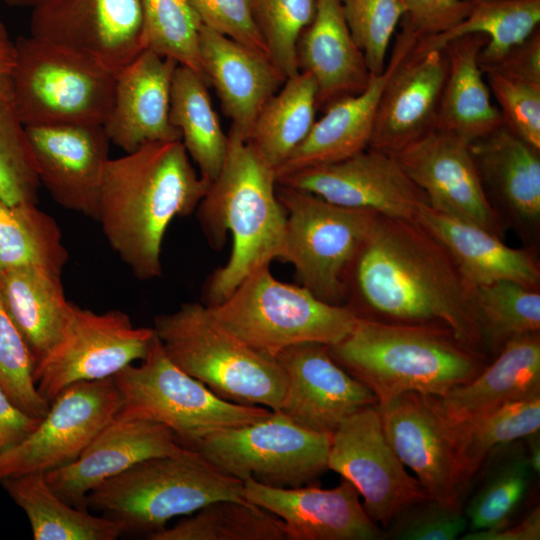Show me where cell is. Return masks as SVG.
Instances as JSON below:
<instances>
[{
    "label": "cell",
    "instance_id": "b9f144b4",
    "mask_svg": "<svg viewBox=\"0 0 540 540\" xmlns=\"http://www.w3.org/2000/svg\"><path fill=\"white\" fill-rule=\"evenodd\" d=\"M494 464L467 505L469 531L507 525L528 489L533 471L522 449L510 452Z\"/></svg>",
    "mask_w": 540,
    "mask_h": 540
},
{
    "label": "cell",
    "instance_id": "db71d44e",
    "mask_svg": "<svg viewBox=\"0 0 540 540\" xmlns=\"http://www.w3.org/2000/svg\"><path fill=\"white\" fill-rule=\"evenodd\" d=\"M462 540H539L540 510L536 507L525 519L511 527L491 530L468 531Z\"/></svg>",
    "mask_w": 540,
    "mask_h": 540
},
{
    "label": "cell",
    "instance_id": "f5cc1de1",
    "mask_svg": "<svg viewBox=\"0 0 540 540\" xmlns=\"http://www.w3.org/2000/svg\"><path fill=\"white\" fill-rule=\"evenodd\" d=\"M40 420L19 408L0 385V454L24 440Z\"/></svg>",
    "mask_w": 540,
    "mask_h": 540
},
{
    "label": "cell",
    "instance_id": "6f0895ef",
    "mask_svg": "<svg viewBox=\"0 0 540 540\" xmlns=\"http://www.w3.org/2000/svg\"><path fill=\"white\" fill-rule=\"evenodd\" d=\"M4 1L10 6H18V7L30 6V7H33L41 0H4Z\"/></svg>",
    "mask_w": 540,
    "mask_h": 540
},
{
    "label": "cell",
    "instance_id": "2e32d148",
    "mask_svg": "<svg viewBox=\"0 0 540 540\" xmlns=\"http://www.w3.org/2000/svg\"><path fill=\"white\" fill-rule=\"evenodd\" d=\"M378 408L388 442L404 466L416 474L428 496L462 509L467 484L453 424L437 397L405 392Z\"/></svg>",
    "mask_w": 540,
    "mask_h": 540
},
{
    "label": "cell",
    "instance_id": "277c9868",
    "mask_svg": "<svg viewBox=\"0 0 540 540\" xmlns=\"http://www.w3.org/2000/svg\"><path fill=\"white\" fill-rule=\"evenodd\" d=\"M327 348L343 369L372 391L378 407L405 392L441 397L487 364L484 354L447 328L359 316L352 331Z\"/></svg>",
    "mask_w": 540,
    "mask_h": 540
},
{
    "label": "cell",
    "instance_id": "ee69618b",
    "mask_svg": "<svg viewBox=\"0 0 540 540\" xmlns=\"http://www.w3.org/2000/svg\"><path fill=\"white\" fill-rule=\"evenodd\" d=\"M39 180L36 160L12 103H0V198L8 204H37Z\"/></svg>",
    "mask_w": 540,
    "mask_h": 540
},
{
    "label": "cell",
    "instance_id": "c3c4849f",
    "mask_svg": "<svg viewBox=\"0 0 540 540\" xmlns=\"http://www.w3.org/2000/svg\"><path fill=\"white\" fill-rule=\"evenodd\" d=\"M468 528L462 509L445 506L431 498L403 510L384 531V538L398 540H453Z\"/></svg>",
    "mask_w": 540,
    "mask_h": 540
},
{
    "label": "cell",
    "instance_id": "d590c367",
    "mask_svg": "<svg viewBox=\"0 0 540 540\" xmlns=\"http://www.w3.org/2000/svg\"><path fill=\"white\" fill-rule=\"evenodd\" d=\"M69 259L56 220L34 203L0 198V271L34 266L62 274Z\"/></svg>",
    "mask_w": 540,
    "mask_h": 540
},
{
    "label": "cell",
    "instance_id": "11a10c76",
    "mask_svg": "<svg viewBox=\"0 0 540 540\" xmlns=\"http://www.w3.org/2000/svg\"><path fill=\"white\" fill-rule=\"evenodd\" d=\"M16 63V45L0 20V103H12V79Z\"/></svg>",
    "mask_w": 540,
    "mask_h": 540
},
{
    "label": "cell",
    "instance_id": "681fc988",
    "mask_svg": "<svg viewBox=\"0 0 540 540\" xmlns=\"http://www.w3.org/2000/svg\"><path fill=\"white\" fill-rule=\"evenodd\" d=\"M202 24L267 56L250 0H191ZM271 61V60H270Z\"/></svg>",
    "mask_w": 540,
    "mask_h": 540
},
{
    "label": "cell",
    "instance_id": "bcb514c9",
    "mask_svg": "<svg viewBox=\"0 0 540 540\" xmlns=\"http://www.w3.org/2000/svg\"><path fill=\"white\" fill-rule=\"evenodd\" d=\"M35 360L0 297V385L22 410L43 418L50 403L37 390Z\"/></svg>",
    "mask_w": 540,
    "mask_h": 540
},
{
    "label": "cell",
    "instance_id": "d6986e66",
    "mask_svg": "<svg viewBox=\"0 0 540 540\" xmlns=\"http://www.w3.org/2000/svg\"><path fill=\"white\" fill-rule=\"evenodd\" d=\"M276 360L286 376L279 410L307 429L332 435L345 418L378 405L372 391L331 357L327 345L297 344Z\"/></svg>",
    "mask_w": 540,
    "mask_h": 540
},
{
    "label": "cell",
    "instance_id": "7c38bea8",
    "mask_svg": "<svg viewBox=\"0 0 540 540\" xmlns=\"http://www.w3.org/2000/svg\"><path fill=\"white\" fill-rule=\"evenodd\" d=\"M155 337L153 327H136L118 309L95 313L74 303L62 338L34 371L38 392L49 403L65 388L115 376L142 360Z\"/></svg>",
    "mask_w": 540,
    "mask_h": 540
},
{
    "label": "cell",
    "instance_id": "60d3db41",
    "mask_svg": "<svg viewBox=\"0 0 540 540\" xmlns=\"http://www.w3.org/2000/svg\"><path fill=\"white\" fill-rule=\"evenodd\" d=\"M144 47L202 75V21L191 0H139Z\"/></svg>",
    "mask_w": 540,
    "mask_h": 540
},
{
    "label": "cell",
    "instance_id": "6da1fadb",
    "mask_svg": "<svg viewBox=\"0 0 540 540\" xmlns=\"http://www.w3.org/2000/svg\"><path fill=\"white\" fill-rule=\"evenodd\" d=\"M346 302L357 316L449 329L488 357L475 287L416 220L378 216L350 265Z\"/></svg>",
    "mask_w": 540,
    "mask_h": 540
},
{
    "label": "cell",
    "instance_id": "f1b7e54d",
    "mask_svg": "<svg viewBox=\"0 0 540 540\" xmlns=\"http://www.w3.org/2000/svg\"><path fill=\"white\" fill-rule=\"evenodd\" d=\"M299 71L317 86L318 109L363 91L371 74L355 43L341 0H315V14L297 43Z\"/></svg>",
    "mask_w": 540,
    "mask_h": 540
},
{
    "label": "cell",
    "instance_id": "f6af8a7d",
    "mask_svg": "<svg viewBox=\"0 0 540 540\" xmlns=\"http://www.w3.org/2000/svg\"><path fill=\"white\" fill-rule=\"evenodd\" d=\"M351 35L371 76L386 68L389 47L405 13L402 0H341Z\"/></svg>",
    "mask_w": 540,
    "mask_h": 540
},
{
    "label": "cell",
    "instance_id": "816d5d0a",
    "mask_svg": "<svg viewBox=\"0 0 540 540\" xmlns=\"http://www.w3.org/2000/svg\"><path fill=\"white\" fill-rule=\"evenodd\" d=\"M494 71L505 77L540 84V29L509 49L497 62L482 71Z\"/></svg>",
    "mask_w": 540,
    "mask_h": 540
},
{
    "label": "cell",
    "instance_id": "836d02e7",
    "mask_svg": "<svg viewBox=\"0 0 540 540\" xmlns=\"http://www.w3.org/2000/svg\"><path fill=\"white\" fill-rule=\"evenodd\" d=\"M170 122L180 132L199 175L211 184L222 169L229 139L213 108L205 78L187 66L177 65L173 75Z\"/></svg>",
    "mask_w": 540,
    "mask_h": 540
},
{
    "label": "cell",
    "instance_id": "ab89813d",
    "mask_svg": "<svg viewBox=\"0 0 540 540\" xmlns=\"http://www.w3.org/2000/svg\"><path fill=\"white\" fill-rule=\"evenodd\" d=\"M475 303L487 355H497L512 338L540 331V291L500 280L475 287Z\"/></svg>",
    "mask_w": 540,
    "mask_h": 540
},
{
    "label": "cell",
    "instance_id": "7dc6e473",
    "mask_svg": "<svg viewBox=\"0 0 540 540\" xmlns=\"http://www.w3.org/2000/svg\"><path fill=\"white\" fill-rule=\"evenodd\" d=\"M503 125L540 150V84L483 71Z\"/></svg>",
    "mask_w": 540,
    "mask_h": 540
},
{
    "label": "cell",
    "instance_id": "52a82bcc",
    "mask_svg": "<svg viewBox=\"0 0 540 540\" xmlns=\"http://www.w3.org/2000/svg\"><path fill=\"white\" fill-rule=\"evenodd\" d=\"M232 336L267 356L301 343L334 345L353 329L347 305L325 302L304 286L277 280L269 266L248 275L222 302L207 306Z\"/></svg>",
    "mask_w": 540,
    "mask_h": 540
},
{
    "label": "cell",
    "instance_id": "5b68a950",
    "mask_svg": "<svg viewBox=\"0 0 540 540\" xmlns=\"http://www.w3.org/2000/svg\"><path fill=\"white\" fill-rule=\"evenodd\" d=\"M225 499L247 501L243 481L189 448L179 455L141 461L105 480L88 493L85 505L114 521L122 534L148 536L174 517Z\"/></svg>",
    "mask_w": 540,
    "mask_h": 540
},
{
    "label": "cell",
    "instance_id": "44dd1931",
    "mask_svg": "<svg viewBox=\"0 0 540 540\" xmlns=\"http://www.w3.org/2000/svg\"><path fill=\"white\" fill-rule=\"evenodd\" d=\"M244 498L281 519L288 540H379L384 530L366 513L347 480L333 489L274 487L247 478Z\"/></svg>",
    "mask_w": 540,
    "mask_h": 540
},
{
    "label": "cell",
    "instance_id": "d4e9b609",
    "mask_svg": "<svg viewBox=\"0 0 540 540\" xmlns=\"http://www.w3.org/2000/svg\"><path fill=\"white\" fill-rule=\"evenodd\" d=\"M386 68L372 76L361 92L329 104L291 156L276 169L277 178L301 169L330 164L369 147L381 94L394 70L417 43V35L400 25Z\"/></svg>",
    "mask_w": 540,
    "mask_h": 540
},
{
    "label": "cell",
    "instance_id": "f35d334b",
    "mask_svg": "<svg viewBox=\"0 0 540 540\" xmlns=\"http://www.w3.org/2000/svg\"><path fill=\"white\" fill-rule=\"evenodd\" d=\"M452 424L468 486L496 448L538 434L540 396L510 402L487 414Z\"/></svg>",
    "mask_w": 540,
    "mask_h": 540
},
{
    "label": "cell",
    "instance_id": "603a6c76",
    "mask_svg": "<svg viewBox=\"0 0 540 540\" xmlns=\"http://www.w3.org/2000/svg\"><path fill=\"white\" fill-rule=\"evenodd\" d=\"M446 74L444 48L416 43L381 94L369 148L394 155L436 129Z\"/></svg>",
    "mask_w": 540,
    "mask_h": 540
},
{
    "label": "cell",
    "instance_id": "4dcf8cb0",
    "mask_svg": "<svg viewBox=\"0 0 540 540\" xmlns=\"http://www.w3.org/2000/svg\"><path fill=\"white\" fill-rule=\"evenodd\" d=\"M487 42V36L474 33L451 39L443 46L447 74L436 129L468 144L503 124L478 61Z\"/></svg>",
    "mask_w": 540,
    "mask_h": 540
},
{
    "label": "cell",
    "instance_id": "7402d4cb",
    "mask_svg": "<svg viewBox=\"0 0 540 540\" xmlns=\"http://www.w3.org/2000/svg\"><path fill=\"white\" fill-rule=\"evenodd\" d=\"M484 193L525 246L540 241V150L503 124L469 144Z\"/></svg>",
    "mask_w": 540,
    "mask_h": 540
},
{
    "label": "cell",
    "instance_id": "f546056e",
    "mask_svg": "<svg viewBox=\"0 0 540 540\" xmlns=\"http://www.w3.org/2000/svg\"><path fill=\"white\" fill-rule=\"evenodd\" d=\"M536 396H540V334L532 332L509 340L479 374L437 400L445 416L459 423Z\"/></svg>",
    "mask_w": 540,
    "mask_h": 540
},
{
    "label": "cell",
    "instance_id": "74e56055",
    "mask_svg": "<svg viewBox=\"0 0 540 540\" xmlns=\"http://www.w3.org/2000/svg\"><path fill=\"white\" fill-rule=\"evenodd\" d=\"M149 540H288L284 523L248 501L217 500Z\"/></svg>",
    "mask_w": 540,
    "mask_h": 540
},
{
    "label": "cell",
    "instance_id": "7bdbcfd3",
    "mask_svg": "<svg viewBox=\"0 0 540 540\" xmlns=\"http://www.w3.org/2000/svg\"><path fill=\"white\" fill-rule=\"evenodd\" d=\"M268 56L286 77L299 72L297 43L315 14V0H250Z\"/></svg>",
    "mask_w": 540,
    "mask_h": 540
},
{
    "label": "cell",
    "instance_id": "484cf974",
    "mask_svg": "<svg viewBox=\"0 0 540 540\" xmlns=\"http://www.w3.org/2000/svg\"><path fill=\"white\" fill-rule=\"evenodd\" d=\"M177 65L145 49L116 74L112 107L103 125L112 144L128 153L148 143L181 140L170 122Z\"/></svg>",
    "mask_w": 540,
    "mask_h": 540
},
{
    "label": "cell",
    "instance_id": "ffe728a7",
    "mask_svg": "<svg viewBox=\"0 0 540 540\" xmlns=\"http://www.w3.org/2000/svg\"><path fill=\"white\" fill-rule=\"evenodd\" d=\"M39 180L61 207L96 220L110 140L103 125L26 126Z\"/></svg>",
    "mask_w": 540,
    "mask_h": 540
},
{
    "label": "cell",
    "instance_id": "7a4b0ae2",
    "mask_svg": "<svg viewBox=\"0 0 540 540\" xmlns=\"http://www.w3.org/2000/svg\"><path fill=\"white\" fill-rule=\"evenodd\" d=\"M209 185L193 167L181 140L148 143L109 159L96 221L137 279L158 278L169 224L194 212Z\"/></svg>",
    "mask_w": 540,
    "mask_h": 540
},
{
    "label": "cell",
    "instance_id": "4fadbf2b",
    "mask_svg": "<svg viewBox=\"0 0 540 540\" xmlns=\"http://www.w3.org/2000/svg\"><path fill=\"white\" fill-rule=\"evenodd\" d=\"M327 466L357 489L366 513L384 531L407 507L430 498L388 442L378 405L340 423L331 435Z\"/></svg>",
    "mask_w": 540,
    "mask_h": 540
},
{
    "label": "cell",
    "instance_id": "4316f807",
    "mask_svg": "<svg viewBox=\"0 0 540 540\" xmlns=\"http://www.w3.org/2000/svg\"><path fill=\"white\" fill-rule=\"evenodd\" d=\"M202 75L213 84L231 130L248 139L268 100L286 77L270 59L206 26L200 32Z\"/></svg>",
    "mask_w": 540,
    "mask_h": 540
},
{
    "label": "cell",
    "instance_id": "cb8c5ba5",
    "mask_svg": "<svg viewBox=\"0 0 540 540\" xmlns=\"http://www.w3.org/2000/svg\"><path fill=\"white\" fill-rule=\"evenodd\" d=\"M188 449L163 424L146 419L115 418L76 460L44 474L63 500L88 510L87 495L100 483L141 461L179 455Z\"/></svg>",
    "mask_w": 540,
    "mask_h": 540
},
{
    "label": "cell",
    "instance_id": "ba28073f",
    "mask_svg": "<svg viewBox=\"0 0 540 540\" xmlns=\"http://www.w3.org/2000/svg\"><path fill=\"white\" fill-rule=\"evenodd\" d=\"M113 377L122 400L116 418L163 424L187 448L213 432L255 422L271 411L217 396L170 360L156 334L141 363Z\"/></svg>",
    "mask_w": 540,
    "mask_h": 540
},
{
    "label": "cell",
    "instance_id": "9c48e42d",
    "mask_svg": "<svg viewBox=\"0 0 540 540\" xmlns=\"http://www.w3.org/2000/svg\"><path fill=\"white\" fill-rule=\"evenodd\" d=\"M15 45L12 105L25 126L104 125L116 74L31 35Z\"/></svg>",
    "mask_w": 540,
    "mask_h": 540
},
{
    "label": "cell",
    "instance_id": "83f0119b",
    "mask_svg": "<svg viewBox=\"0 0 540 540\" xmlns=\"http://www.w3.org/2000/svg\"><path fill=\"white\" fill-rule=\"evenodd\" d=\"M416 221L447 249L465 278L474 286L509 280L540 289L537 249L512 248L487 229L430 207Z\"/></svg>",
    "mask_w": 540,
    "mask_h": 540
},
{
    "label": "cell",
    "instance_id": "9f6ffc18",
    "mask_svg": "<svg viewBox=\"0 0 540 540\" xmlns=\"http://www.w3.org/2000/svg\"><path fill=\"white\" fill-rule=\"evenodd\" d=\"M534 435L529 436L530 444H529V450L527 452L529 464L531 466V469L533 473L539 474L540 470V446H539V439H534Z\"/></svg>",
    "mask_w": 540,
    "mask_h": 540
},
{
    "label": "cell",
    "instance_id": "8fae6325",
    "mask_svg": "<svg viewBox=\"0 0 540 540\" xmlns=\"http://www.w3.org/2000/svg\"><path fill=\"white\" fill-rule=\"evenodd\" d=\"M331 435L307 429L280 410L213 432L191 449L222 472L274 487H300L328 470Z\"/></svg>",
    "mask_w": 540,
    "mask_h": 540
},
{
    "label": "cell",
    "instance_id": "8992f818",
    "mask_svg": "<svg viewBox=\"0 0 540 540\" xmlns=\"http://www.w3.org/2000/svg\"><path fill=\"white\" fill-rule=\"evenodd\" d=\"M153 329L170 360L224 400L279 410L286 376L276 358L225 331L198 302L154 318Z\"/></svg>",
    "mask_w": 540,
    "mask_h": 540
},
{
    "label": "cell",
    "instance_id": "e0dca14e",
    "mask_svg": "<svg viewBox=\"0 0 540 540\" xmlns=\"http://www.w3.org/2000/svg\"><path fill=\"white\" fill-rule=\"evenodd\" d=\"M277 184L389 218L416 220L430 205L393 154L369 147L338 162L280 176Z\"/></svg>",
    "mask_w": 540,
    "mask_h": 540
},
{
    "label": "cell",
    "instance_id": "d6a6232c",
    "mask_svg": "<svg viewBox=\"0 0 540 540\" xmlns=\"http://www.w3.org/2000/svg\"><path fill=\"white\" fill-rule=\"evenodd\" d=\"M0 484L25 512L35 540H116L118 525L63 500L43 472L10 476Z\"/></svg>",
    "mask_w": 540,
    "mask_h": 540
},
{
    "label": "cell",
    "instance_id": "3957f363",
    "mask_svg": "<svg viewBox=\"0 0 540 540\" xmlns=\"http://www.w3.org/2000/svg\"><path fill=\"white\" fill-rule=\"evenodd\" d=\"M228 139L222 169L196 208L213 247L223 245L227 231L232 236L227 263L205 286L206 306L222 302L248 275L280 259L285 238L276 169L235 131L230 129Z\"/></svg>",
    "mask_w": 540,
    "mask_h": 540
},
{
    "label": "cell",
    "instance_id": "30bf717a",
    "mask_svg": "<svg viewBox=\"0 0 540 540\" xmlns=\"http://www.w3.org/2000/svg\"><path fill=\"white\" fill-rule=\"evenodd\" d=\"M277 196L286 213L280 259L319 299L345 305L347 271L379 215L278 184Z\"/></svg>",
    "mask_w": 540,
    "mask_h": 540
},
{
    "label": "cell",
    "instance_id": "8d00e7d4",
    "mask_svg": "<svg viewBox=\"0 0 540 540\" xmlns=\"http://www.w3.org/2000/svg\"><path fill=\"white\" fill-rule=\"evenodd\" d=\"M540 23V0H476L468 16L448 32L418 39L419 48H442L451 39L479 33L488 42L479 53V65L485 69L497 62L509 49L525 40Z\"/></svg>",
    "mask_w": 540,
    "mask_h": 540
},
{
    "label": "cell",
    "instance_id": "f907efd6",
    "mask_svg": "<svg viewBox=\"0 0 540 540\" xmlns=\"http://www.w3.org/2000/svg\"><path fill=\"white\" fill-rule=\"evenodd\" d=\"M476 0H402L405 13L400 24L410 28L418 39L440 36L471 11Z\"/></svg>",
    "mask_w": 540,
    "mask_h": 540
},
{
    "label": "cell",
    "instance_id": "ac0fdd59",
    "mask_svg": "<svg viewBox=\"0 0 540 540\" xmlns=\"http://www.w3.org/2000/svg\"><path fill=\"white\" fill-rule=\"evenodd\" d=\"M394 156L431 208L505 238L507 228L487 200L468 143L434 129Z\"/></svg>",
    "mask_w": 540,
    "mask_h": 540
},
{
    "label": "cell",
    "instance_id": "e575fe53",
    "mask_svg": "<svg viewBox=\"0 0 540 540\" xmlns=\"http://www.w3.org/2000/svg\"><path fill=\"white\" fill-rule=\"evenodd\" d=\"M317 110L315 80L309 73L299 71L286 78L264 105L247 140L277 169L306 138Z\"/></svg>",
    "mask_w": 540,
    "mask_h": 540
},
{
    "label": "cell",
    "instance_id": "9a60e30c",
    "mask_svg": "<svg viewBox=\"0 0 540 540\" xmlns=\"http://www.w3.org/2000/svg\"><path fill=\"white\" fill-rule=\"evenodd\" d=\"M30 35L117 74L143 50L139 0H41Z\"/></svg>",
    "mask_w": 540,
    "mask_h": 540
},
{
    "label": "cell",
    "instance_id": "1f68e13d",
    "mask_svg": "<svg viewBox=\"0 0 540 540\" xmlns=\"http://www.w3.org/2000/svg\"><path fill=\"white\" fill-rule=\"evenodd\" d=\"M0 297L37 365L62 338L70 314L61 274L34 266L2 270Z\"/></svg>",
    "mask_w": 540,
    "mask_h": 540
},
{
    "label": "cell",
    "instance_id": "5bb4252c",
    "mask_svg": "<svg viewBox=\"0 0 540 540\" xmlns=\"http://www.w3.org/2000/svg\"><path fill=\"white\" fill-rule=\"evenodd\" d=\"M121 405L114 377L68 386L50 402L35 430L0 454V481L70 464L116 418Z\"/></svg>",
    "mask_w": 540,
    "mask_h": 540
}]
</instances>
